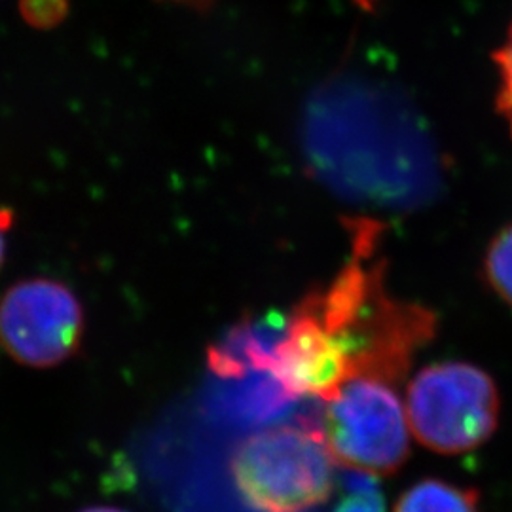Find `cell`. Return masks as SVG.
Returning a JSON list of instances; mask_svg holds the SVG:
<instances>
[{"mask_svg": "<svg viewBox=\"0 0 512 512\" xmlns=\"http://www.w3.org/2000/svg\"><path fill=\"white\" fill-rule=\"evenodd\" d=\"M302 139L317 173L363 202L412 211L442 186L439 147L420 110L384 78L334 74L306 105Z\"/></svg>", "mask_w": 512, "mask_h": 512, "instance_id": "6da1fadb", "label": "cell"}, {"mask_svg": "<svg viewBox=\"0 0 512 512\" xmlns=\"http://www.w3.org/2000/svg\"><path fill=\"white\" fill-rule=\"evenodd\" d=\"M351 256L327 287L306 294L298 310L346 351L353 376L397 385L414 355L437 334V315L387 291L380 256L382 224L348 219Z\"/></svg>", "mask_w": 512, "mask_h": 512, "instance_id": "7a4b0ae2", "label": "cell"}, {"mask_svg": "<svg viewBox=\"0 0 512 512\" xmlns=\"http://www.w3.org/2000/svg\"><path fill=\"white\" fill-rule=\"evenodd\" d=\"M230 475L256 512H308L334 490V459L315 425H272L239 444Z\"/></svg>", "mask_w": 512, "mask_h": 512, "instance_id": "3957f363", "label": "cell"}, {"mask_svg": "<svg viewBox=\"0 0 512 512\" xmlns=\"http://www.w3.org/2000/svg\"><path fill=\"white\" fill-rule=\"evenodd\" d=\"M499 414L501 395L494 378L471 363H433L408 384L410 431L437 454L458 456L476 450L494 435Z\"/></svg>", "mask_w": 512, "mask_h": 512, "instance_id": "277c9868", "label": "cell"}, {"mask_svg": "<svg viewBox=\"0 0 512 512\" xmlns=\"http://www.w3.org/2000/svg\"><path fill=\"white\" fill-rule=\"evenodd\" d=\"M397 385L351 378L323 401L319 425L334 463L372 476L397 473L410 456V425Z\"/></svg>", "mask_w": 512, "mask_h": 512, "instance_id": "5b68a950", "label": "cell"}, {"mask_svg": "<svg viewBox=\"0 0 512 512\" xmlns=\"http://www.w3.org/2000/svg\"><path fill=\"white\" fill-rule=\"evenodd\" d=\"M82 334L80 300L61 281L25 279L0 300V342L21 365L52 368L65 363Z\"/></svg>", "mask_w": 512, "mask_h": 512, "instance_id": "8992f818", "label": "cell"}, {"mask_svg": "<svg viewBox=\"0 0 512 512\" xmlns=\"http://www.w3.org/2000/svg\"><path fill=\"white\" fill-rule=\"evenodd\" d=\"M393 512H480V497L440 478H425L404 492Z\"/></svg>", "mask_w": 512, "mask_h": 512, "instance_id": "52a82bcc", "label": "cell"}, {"mask_svg": "<svg viewBox=\"0 0 512 512\" xmlns=\"http://www.w3.org/2000/svg\"><path fill=\"white\" fill-rule=\"evenodd\" d=\"M482 274L488 287L512 308V222L490 241L484 253Z\"/></svg>", "mask_w": 512, "mask_h": 512, "instance_id": "ba28073f", "label": "cell"}, {"mask_svg": "<svg viewBox=\"0 0 512 512\" xmlns=\"http://www.w3.org/2000/svg\"><path fill=\"white\" fill-rule=\"evenodd\" d=\"M374 478L376 476L349 471L348 494L342 497L334 512H385L384 497Z\"/></svg>", "mask_w": 512, "mask_h": 512, "instance_id": "9c48e42d", "label": "cell"}, {"mask_svg": "<svg viewBox=\"0 0 512 512\" xmlns=\"http://www.w3.org/2000/svg\"><path fill=\"white\" fill-rule=\"evenodd\" d=\"M495 65L499 71V92H497V109L509 124L512 135V25L503 46L495 52Z\"/></svg>", "mask_w": 512, "mask_h": 512, "instance_id": "30bf717a", "label": "cell"}, {"mask_svg": "<svg viewBox=\"0 0 512 512\" xmlns=\"http://www.w3.org/2000/svg\"><path fill=\"white\" fill-rule=\"evenodd\" d=\"M21 10L27 21L38 27H48L57 23V19L65 14L63 0H23Z\"/></svg>", "mask_w": 512, "mask_h": 512, "instance_id": "8fae6325", "label": "cell"}, {"mask_svg": "<svg viewBox=\"0 0 512 512\" xmlns=\"http://www.w3.org/2000/svg\"><path fill=\"white\" fill-rule=\"evenodd\" d=\"M10 226V215L0 211V266L4 262V249H6V239H4V232Z\"/></svg>", "mask_w": 512, "mask_h": 512, "instance_id": "7c38bea8", "label": "cell"}, {"mask_svg": "<svg viewBox=\"0 0 512 512\" xmlns=\"http://www.w3.org/2000/svg\"><path fill=\"white\" fill-rule=\"evenodd\" d=\"M80 512H128L124 509H118V507H110V505H95V507H88L84 511Z\"/></svg>", "mask_w": 512, "mask_h": 512, "instance_id": "4fadbf2b", "label": "cell"}, {"mask_svg": "<svg viewBox=\"0 0 512 512\" xmlns=\"http://www.w3.org/2000/svg\"><path fill=\"white\" fill-rule=\"evenodd\" d=\"M357 4H359L361 8H365V10H370L372 4H374V0H357Z\"/></svg>", "mask_w": 512, "mask_h": 512, "instance_id": "5bb4252c", "label": "cell"}]
</instances>
